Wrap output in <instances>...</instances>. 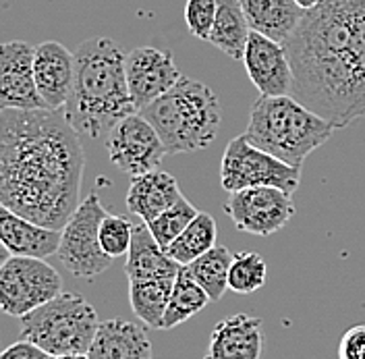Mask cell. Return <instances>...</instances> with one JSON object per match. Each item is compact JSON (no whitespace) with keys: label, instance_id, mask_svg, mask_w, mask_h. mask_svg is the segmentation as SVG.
Returning <instances> with one entry per match:
<instances>
[{"label":"cell","instance_id":"obj_3","mask_svg":"<svg viewBox=\"0 0 365 359\" xmlns=\"http://www.w3.org/2000/svg\"><path fill=\"white\" fill-rule=\"evenodd\" d=\"M65 116L79 135L108 137L116 123L137 113L127 84V52L113 38L96 36L77 46Z\"/></svg>","mask_w":365,"mask_h":359},{"label":"cell","instance_id":"obj_15","mask_svg":"<svg viewBox=\"0 0 365 359\" xmlns=\"http://www.w3.org/2000/svg\"><path fill=\"white\" fill-rule=\"evenodd\" d=\"M75 73V52L61 42L48 40L36 46L34 77L46 111H63L67 104Z\"/></svg>","mask_w":365,"mask_h":359},{"label":"cell","instance_id":"obj_8","mask_svg":"<svg viewBox=\"0 0 365 359\" xmlns=\"http://www.w3.org/2000/svg\"><path fill=\"white\" fill-rule=\"evenodd\" d=\"M220 183L228 193L257 185H270L295 193L301 183V168L253 146L245 135H237L228 141L222 154Z\"/></svg>","mask_w":365,"mask_h":359},{"label":"cell","instance_id":"obj_28","mask_svg":"<svg viewBox=\"0 0 365 359\" xmlns=\"http://www.w3.org/2000/svg\"><path fill=\"white\" fill-rule=\"evenodd\" d=\"M197 214H200L197 208L191 202H187V198L182 196L181 200L175 203L170 210L162 212L158 218H154V221H150V223H145V225L152 231V235H154V239L158 241V246L166 251V249L170 247V243L181 235L182 231L191 225V221H193Z\"/></svg>","mask_w":365,"mask_h":359},{"label":"cell","instance_id":"obj_35","mask_svg":"<svg viewBox=\"0 0 365 359\" xmlns=\"http://www.w3.org/2000/svg\"><path fill=\"white\" fill-rule=\"evenodd\" d=\"M54 359H90L88 358V353H68V355H58V358Z\"/></svg>","mask_w":365,"mask_h":359},{"label":"cell","instance_id":"obj_19","mask_svg":"<svg viewBox=\"0 0 365 359\" xmlns=\"http://www.w3.org/2000/svg\"><path fill=\"white\" fill-rule=\"evenodd\" d=\"M0 241L13 256L50 258L58 251L61 231L34 225L0 202Z\"/></svg>","mask_w":365,"mask_h":359},{"label":"cell","instance_id":"obj_10","mask_svg":"<svg viewBox=\"0 0 365 359\" xmlns=\"http://www.w3.org/2000/svg\"><path fill=\"white\" fill-rule=\"evenodd\" d=\"M225 212L237 228L257 237H270L289 225L295 203L293 193L284 189L257 185L228 193Z\"/></svg>","mask_w":365,"mask_h":359},{"label":"cell","instance_id":"obj_23","mask_svg":"<svg viewBox=\"0 0 365 359\" xmlns=\"http://www.w3.org/2000/svg\"><path fill=\"white\" fill-rule=\"evenodd\" d=\"M175 280L177 278L129 280V305L148 328L160 330Z\"/></svg>","mask_w":365,"mask_h":359},{"label":"cell","instance_id":"obj_32","mask_svg":"<svg viewBox=\"0 0 365 359\" xmlns=\"http://www.w3.org/2000/svg\"><path fill=\"white\" fill-rule=\"evenodd\" d=\"M0 359H54V355H50L48 351L38 347L36 343L21 338V340L9 345L6 349H2Z\"/></svg>","mask_w":365,"mask_h":359},{"label":"cell","instance_id":"obj_9","mask_svg":"<svg viewBox=\"0 0 365 359\" xmlns=\"http://www.w3.org/2000/svg\"><path fill=\"white\" fill-rule=\"evenodd\" d=\"M63 293V278L44 258L11 256L0 268V310L19 318Z\"/></svg>","mask_w":365,"mask_h":359},{"label":"cell","instance_id":"obj_24","mask_svg":"<svg viewBox=\"0 0 365 359\" xmlns=\"http://www.w3.org/2000/svg\"><path fill=\"white\" fill-rule=\"evenodd\" d=\"M207 303H210L207 293L191 278V274L182 266L177 280H175V287H173V293H170V299H168L166 312H164V318H162L160 330H170V328L181 326L182 322H187L195 314H200Z\"/></svg>","mask_w":365,"mask_h":359},{"label":"cell","instance_id":"obj_26","mask_svg":"<svg viewBox=\"0 0 365 359\" xmlns=\"http://www.w3.org/2000/svg\"><path fill=\"white\" fill-rule=\"evenodd\" d=\"M216 237H218V226H216L214 216L207 212H200L191 221V225L170 243L166 253L177 264L189 266L191 262H195L200 256H204L205 251H210L216 246Z\"/></svg>","mask_w":365,"mask_h":359},{"label":"cell","instance_id":"obj_29","mask_svg":"<svg viewBox=\"0 0 365 359\" xmlns=\"http://www.w3.org/2000/svg\"><path fill=\"white\" fill-rule=\"evenodd\" d=\"M133 228H135V223H131L129 218L106 214L100 225V246L104 249V253L110 256L113 260L127 256L133 241Z\"/></svg>","mask_w":365,"mask_h":359},{"label":"cell","instance_id":"obj_1","mask_svg":"<svg viewBox=\"0 0 365 359\" xmlns=\"http://www.w3.org/2000/svg\"><path fill=\"white\" fill-rule=\"evenodd\" d=\"M65 111H0V202L63 231L81 203L86 154Z\"/></svg>","mask_w":365,"mask_h":359},{"label":"cell","instance_id":"obj_16","mask_svg":"<svg viewBox=\"0 0 365 359\" xmlns=\"http://www.w3.org/2000/svg\"><path fill=\"white\" fill-rule=\"evenodd\" d=\"M264 322L250 314L220 320L210 335L204 359H262Z\"/></svg>","mask_w":365,"mask_h":359},{"label":"cell","instance_id":"obj_20","mask_svg":"<svg viewBox=\"0 0 365 359\" xmlns=\"http://www.w3.org/2000/svg\"><path fill=\"white\" fill-rule=\"evenodd\" d=\"M177 264L154 239L145 223H135L133 241L127 253L125 274L129 280H154V278H177L181 272Z\"/></svg>","mask_w":365,"mask_h":359},{"label":"cell","instance_id":"obj_27","mask_svg":"<svg viewBox=\"0 0 365 359\" xmlns=\"http://www.w3.org/2000/svg\"><path fill=\"white\" fill-rule=\"evenodd\" d=\"M268 264L255 251H241L232 256V264L228 272V289L239 295H251L266 285Z\"/></svg>","mask_w":365,"mask_h":359},{"label":"cell","instance_id":"obj_7","mask_svg":"<svg viewBox=\"0 0 365 359\" xmlns=\"http://www.w3.org/2000/svg\"><path fill=\"white\" fill-rule=\"evenodd\" d=\"M98 193L91 191L79 208L73 212L65 228L61 231L58 260L77 278H96L113 266V258L100 246V225L106 216Z\"/></svg>","mask_w":365,"mask_h":359},{"label":"cell","instance_id":"obj_14","mask_svg":"<svg viewBox=\"0 0 365 359\" xmlns=\"http://www.w3.org/2000/svg\"><path fill=\"white\" fill-rule=\"evenodd\" d=\"M243 65L259 96H287L293 88V67L287 46L251 31Z\"/></svg>","mask_w":365,"mask_h":359},{"label":"cell","instance_id":"obj_21","mask_svg":"<svg viewBox=\"0 0 365 359\" xmlns=\"http://www.w3.org/2000/svg\"><path fill=\"white\" fill-rule=\"evenodd\" d=\"M251 31L284 44L299 27L305 11L295 0H239Z\"/></svg>","mask_w":365,"mask_h":359},{"label":"cell","instance_id":"obj_22","mask_svg":"<svg viewBox=\"0 0 365 359\" xmlns=\"http://www.w3.org/2000/svg\"><path fill=\"white\" fill-rule=\"evenodd\" d=\"M251 27L239 0H218V13L207 42L222 50L232 61H243Z\"/></svg>","mask_w":365,"mask_h":359},{"label":"cell","instance_id":"obj_31","mask_svg":"<svg viewBox=\"0 0 365 359\" xmlns=\"http://www.w3.org/2000/svg\"><path fill=\"white\" fill-rule=\"evenodd\" d=\"M339 359H365V324H357L342 335Z\"/></svg>","mask_w":365,"mask_h":359},{"label":"cell","instance_id":"obj_33","mask_svg":"<svg viewBox=\"0 0 365 359\" xmlns=\"http://www.w3.org/2000/svg\"><path fill=\"white\" fill-rule=\"evenodd\" d=\"M295 2L301 6V9H303V11H312V9H316V6H318L322 0H295Z\"/></svg>","mask_w":365,"mask_h":359},{"label":"cell","instance_id":"obj_25","mask_svg":"<svg viewBox=\"0 0 365 359\" xmlns=\"http://www.w3.org/2000/svg\"><path fill=\"white\" fill-rule=\"evenodd\" d=\"M230 264H232L230 249L227 246H214L185 268L191 274V278L207 293L210 301H220L228 291Z\"/></svg>","mask_w":365,"mask_h":359},{"label":"cell","instance_id":"obj_18","mask_svg":"<svg viewBox=\"0 0 365 359\" xmlns=\"http://www.w3.org/2000/svg\"><path fill=\"white\" fill-rule=\"evenodd\" d=\"M182 198L177 179L164 171H150L131 177L127 191V208L141 223L158 218L162 212L170 210Z\"/></svg>","mask_w":365,"mask_h":359},{"label":"cell","instance_id":"obj_13","mask_svg":"<svg viewBox=\"0 0 365 359\" xmlns=\"http://www.w3.org/2000/svg\"><path fill=\"white\" fill-rule=\"evenodd\" d=\"M36 46L23 40L0 44V111H42L34 77Z\"/></svg>","mask_w":365,"mask_h":359},{"label":"cell","instance_id":"obj_34","mask_svg":"<svg viewBox=\"0 0 365 359\" xmlns=\"http://www.w3.org/2000/svg\"><path fill=\"white\" fill-rule=\"evenodd\" d=\"M11 256H13V253H11V251L6 249V246H4V243L0 241V268H2L4 264H6V260H9Z\"/></svg>","mask_w":365,"mask_h":359},{"label":"cell","instance_id":"obj_5","mask_svg":"<svg viewBox=\"0 0 365 359\" xmlns=\"http://www.w3.org/2000/svg\"><path fill=\"white\" fill-rule=\"evenodd\" d=\"M168 154H191L207 148L222 123V106L218 96L205 84L185 77L179 84L141 111Z\"/></svg>","mask_w":365,"mask_h":359},{"label":"cell","instance_id":"obj_30","mask_svg":"<svg viewBox=\"0 0 365 359\" xmlns=\"http://www.w3.org/2000/svg\"><path fill=\"white\" fill-rule=\"evenodd\" d=\"M218 13V0H187L185 25L197 40H207Z\"/></svg>","mask_w":365,"mask_h":359},{"label":"cell","instance_id":"obj_17","mask_svg":"<svg viewBox=\"0 0 365 359\" xmlns=\"http://www.w3.org/2000/svg\"><path fill=\"white\" fill-rule=\"evenodd\" d=\"M148 326L120 318L104 320L98 326L88 358L90 359H154Z\"/></svg>","mask_w":365,"mask_h":359},{"label":"cell","instance_id":"obj_2","mask_svg":"<svg viewBox=\"0 0 365 359\" xmlns=\"http://www.w3.org/2000/svg\"><path fill=\"white\" fill-rule=\"evenodd\" d=\"M291 96L336 129L365 116V0H322L284 42Z\"/></svg>","mask_w":365,"mask_h":359},{"label":"cell","instance_id":"obj_12","mask_svg":"<svg viewBox=\"0 0 365 359\" xmlns=\"http://www.w3.org/2000/svg\"><path fill=\"white\" fill-rule=\"evenodd\" d=\"M182 73L170 52L154 46H139L127 52V84L137 111L170 91Z\"/></svg>","mask_w":365,"mask_h":359},{"label":"cell","instance_id":"obj_6","mask_svg":"<svg viewBox=\"0 0 365 359\" xmlns=\"http://www.w3.org/2000/svg\"><path fill=\"white\" fill-rule=\"evenodd\" d=\"M100 320L79 293H61L21 318V338L36 343L50 355L88 353Z\"/></svg>","mask_w":365,"mask_h":359},{"label":"cell","instance_id":"obj_11","mask_svg":"<svg viewBox=\"0 0 365 359\" xmlns=\"http://www.w3.org/2000/svg\"><path fill=\"white\" fill-rule=\"evenodd\" d=\"M106 150L114 166L129 177L156 171L168 154L154 125L139 113L129 114L114 125L106 137Z\"/></svg>","mask_w":365,"mask_h":359},{"label":"cell","instance_id":"obj_4","mask_svg":"<svg viewBox=\"0 0 365 359\" xmlns=\"http://www.w3.org/2000/svg\"><path fill=\"white\" fill-rule=\"evenodd\" d=\"M336 131L332 123L287 96H259L250 111L245 137L278 160L301 168L305 158Z\"/></svg>","mask_w":365,"mask_h":359}]
</instances>
